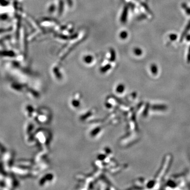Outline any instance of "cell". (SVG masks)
<instances>
[{"label": "cell", "instance_id": "obj_4", "mask_svg": "<svg viewBox=\"0 0 190 190\" xmlns=\"http://www.w3.org/2000/svg\"><path fill=\"white\" fill-rule=\"evenodd\" d=\"M134 52L136 56H141L142 53V50L140 48H135L134 50Z\"/></svg>", "mask_w": 190, "mask_h": 190}, {"label": "cell", "instance_id": "obj_1", "mask_svg": "<svg viewBox=\"0 0 190 190\" xmlns=\"http://www.w3.org/2000/svg\"><path fill=\"white\" fill-rule=\"evenodd\" d=\"M124 90V86L122 84H120L119 85H118V86L116 88V92L117 93H122Z\"/></svg>", "mask_w": 190, "mask_h": 190}, {"label": "cell", "instance_id": "obj_3", "mask_svg": "<svg viewBox=\"0 0 190 190\" xmlns=\"http://www.w3.org/2000/svg\"><path fill=\"white\" fill-rule=\"evenodd\" d=\"M84 61H85V62L87 63H91L92 62V61H93V57H92L91 56H86V57H85Z\"/></svg>", "mask_w": 190, "mask_h": 190}, {"label": "cell", "instance_id": "obj_6", "mask_svg": "<svg viewBox=\"0 0 190 190\" xmlns=\"http://www.w3.org/2000/svg\"><path fill=\"white\" fill-rule=\"evenodd\" d=\"M170 37H171V39L173 40H175L176 38V36L175 35V34H173V35H171Z\"/></svg>", "mask_w": 190, "mask_h": 190}, {"label": "cell", "instance_id": "obj_5", "mask_svg": "<svg viewBox=\"0 0 190 190\" xmlns=\"http://www.w3.org/2000/svg\"><path fill=\"white\" fill-rule=\"evenodd\" d=\"M120 37H121V38H122V39H126V38L127 37V33L125 31H123V32L120 33Z\"/></svg>", "mask_w": 190, "mask_h": 190}, {"label": "cell", "instance_id": "obj_2", "mask_svg": "<svg viewBox=\"0 0 190 190\" xmlns=\"http://www.w3.org/2000/svg\"><path fill=\"white\" fill-rule=\"evenodd\" d=\"M127 15V9L125 8L124 9V12L123 13L122 16V22H125Z\"/></svg>", "mask_w": 190, "mask_h": 190}]
</instances>
